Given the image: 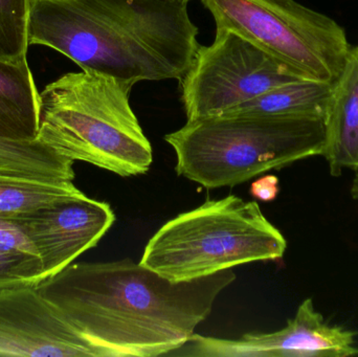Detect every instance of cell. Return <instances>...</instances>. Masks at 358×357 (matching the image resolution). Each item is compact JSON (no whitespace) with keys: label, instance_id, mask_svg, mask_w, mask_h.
<instances>
[{"label":"cell","instance_id":"12","mask_svg":"<svg viewBox=\"0 0 358 357\" xmlns=\"http://www.w3.org/2000/svg\"><path fill=\"white\" fill-rule=\"evenodd\" d=\"M40 92L27 60L0 61V138L37 140Z\"/></svg>","mask_w":358,"mask_h":357},{"label":"cell","instance_id":"9","mask_svg":"<svg viewBox=\"0 0 358 357\" xmlns=\"http://www.w3.org/2000/svg\"><path fill=\"white\" fill-rule=\"evenodd\" d=\"M0 356L105 357L34 284L0 289Z\"/></svg>","mask_w":358,"mask_h":357},{"label":"cell","instance_id":"1","mask_svg":"<svg viewBox=\"0 0 358 357\" xmlns=\"http://www.w3.org/2000/svg\"><path fill=\"white\" fill-rule=\"evenodd\" d=\"M235 280L227 270L171 282L126 258L71 263L37 287L105 357H155L180 349Z\"/></svg>","mask_w":358,"mask_h":357},{"label":"cell","instance_id":"15","mask_svg":"<svg viewBox=\"0 0 358 357\" xmlns=\"http://www.w3.org/2000/svg\"><path fill=\"white\" fill-rule=\"evenodd\" d=\"M46 279L41 258L14 219L0 218V289L38 285Z\"/></svg>","mask_w":358,"mask_h":357},{"label":"cell","instance_id":"14","mask_svg":"<svg viewBox=\"0 0 358 357\" xmlns=\"http://www.w3.org/2000/svg\"><path fill=\"white\" fill-rule=\"evenodd\" d=\"M73 163L38 140L16 142L0 138L2 175L48 182H73Z\"/></svg>","mask_w":358,"mask_h":357},{"label":"cell","instance_id":"18","mask_svg":"<svg viewBox=\"0 0 358 357\" xmlns=\"http://www.w3.org/2000/svg\"><path fill=\"white\" fill-rule=\"evenodd\" d=\"M250 195L258 201L269 203L275 201L280 193L279 178L275 175H265L250 184Z\"/></svg>","mask_w":358,"mask_h":357},{"label":"cell","instance_id":"3","mask_svg":"<svg viewBox=\"0 0 358 357\" xmlns=\"http://www.w3.org/2000/svg\"><path fill=\"white\" fill-rule=\"evenodd\" d=\"M134 84L84 71L50 82L40 92L37 140L123 177L147 173L153 151L130 105Z\"/></svg>","mask_w":358,"mask_h":357},{"label":"cell","instance_id":"13","mask_svg":"<svg viewBox=\"0 0 358 357\" xmlns=\"http://www.w3.org/2000/svg\"><path fill=\"white\" fill-rule=\"evenodd\" d=\"M334 84L315 80H296L269 90L222 115H277L326 119Z\"/></svg>","mask_w":358,"mask_h":357},{"label":"cell","instance_id":"20","mask_svg":"<svg viewBox=\"0 0 358 357\" xmlns=\"http://www.w3.org/2000/svg\"><path fill=\"white\" fill-rule=\"evenodd\" d=\"M179 1H185V2H189V0H179Z\"/></svg>","mask_w":358,"mask_h":357},{"label":"cell","instance_id":"7","mask_svg":"<svg viewBox=\"0 0 358 357\" xmlns=\"http://www.w3.org/2000/svg\"><path fill=\"white\" fill-rule=\"evenodd\" d=\"M301 80L285 65L229 29L200 46L181 81L187 121L217 117L283 84Z\"/></svg>","mask_w":358,"mask_h":357},{"label":"cell","instance_id":"17","mask_svg":"<svg viewBox=\"0 0 358 357\" xmlns=\"http://www.w3.org/2000/svg\"><path fill=\"white\" fill-rule=\"evenodd\" d=\"M31 0H0V61L27 60Z\"/></svg>","mask_w":358,"mask_h":357},{"label":"cell","instance_id":"6","mask_svg":"<svg viewBox=\"0 0 358 357\" xmlns=\"http://www.w3.org/2000/svg\"><path fill=\"white\" fill-rule=\"evenodd\" d=\"M217 29L250 40L301 79L336 83L351 48L327 15L296 0H201Z\"/></svg>","mask_w":358,"mask_h":357},{"label":"cell","instance_id":"19","mask_svg":"<svg viewBox=\"0 0 358 357\" xmlns=\"http://www.w3.org/2000/svg\"><path fill=\"white\" fill-rule=\"evenodd\" d=\"M350 192L352 198L355 199V201H358V174H357L355 177L353 178L352 184H351Z\"/></svg>","mask_w":358,"mask_h":357},{"label":"cell","instance_id":"11","mask_svg":"<svg viewBox=\"0 0 358 357\" xmlns=\"http://www.w3.org/2000/svg\"><path fill=\"white\" fill-rule=\"evenodd\" d=\"M322 156L332 176H340L344 170H358V44L351 48L344 71L334 84Z\"/></svg>","mask_w":358,"mask_h":357},{"label":"cell","instance_id":"8","mask_svg":"<svg viewBox=\"0 0 358 357\" xmlns=\"http://www.w3.org/2000/svg\"><path fill=\"white\" fill-rule=\"evenodd\" d=\"M178 356L197 357H348L358 356L355 335L326 322L311 299L281 330L223 340L194 333Z\"/></svg>","mask_w":358,"mask_h":357},{"label":"cell","instance_id":"4","mask_svg":"<svg viewBox=\"0 0 358 357\" xmlns=\"http://www.w3.org/2000/svg\"><path fill=\"white\" fill-rule=\"evenodd\" d=\"M176 173L206 189L243 184L271 170L322 156L326 119L217 115L187 121L165 136Z\"/></svg>","mask_w":358,"mask_h":357},{"label":"cell","instance_id":"2","mask_svg":"<svg viewBox=\"0 0 358 357\" xmlns=\"http://www.w3.org/2000/svg\"><path fill=\"white\" fill-rule=\"evenodd\" d=\"M179 0H31L29 42L82 71L130 81L182 79L198 27Z\"/></svg>","mask_w":358,"mask_h":357},{"label":"cell","instance_id":"5","mask_svg":"<svg viewBox=\"0 0 358 357\" xmlns=\"http://www.w3.org/2000/svg\"><path fill=\"white\" fill-rule=\"evenodd\" d=\"M286 249L285 237L257 201L229 195L166 222L147 243L140 263L171 282H189L282 259Z\"/></svg>","mask_w":358,"mask_h":357},{"label":"cell","instance_id":"10","mask_svg":"<svg viewBox=\"0 0 358 357\" xmlns=\"http://www.w3.org/2000/svg\"><path fill=\"white\" fill-rule=\"evenodd\" d=\"M12 219L37 249L48 278L96 247L115 216L109 203L80 192Z\"/></svg>","mask_w":358,"mask_h":357},{"label":"cell","instance_id":"16","mask_svg":"<svg viewBox=\"0 0 358 357\" xmlns=\"http://www.w3.org/2000/svg\"><path fill=\"white\" fill-rule=\"evenodd\" d=\"M80 192L73 182H48L0 174V218L12 219Z\"/></svg>","mask_w":358,"mask_h":357}]
</instances>
